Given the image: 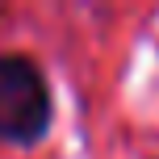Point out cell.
Masks as SVG:
<instances>
[{"label":"cell","mask_w":159,"mask_h":159,"mask_svg":"<svg viewBox=\"0 0 159 159\" xmlns=\"http://www.w3.org/2000/svg\"><path fill=\"white\" fill-rule=\"evenodd\" d=\"M55 121V96L42 67L25 55H0V138L17 147L38 143Z\"/></svg>","instance_id":"1"}]
</instances>
